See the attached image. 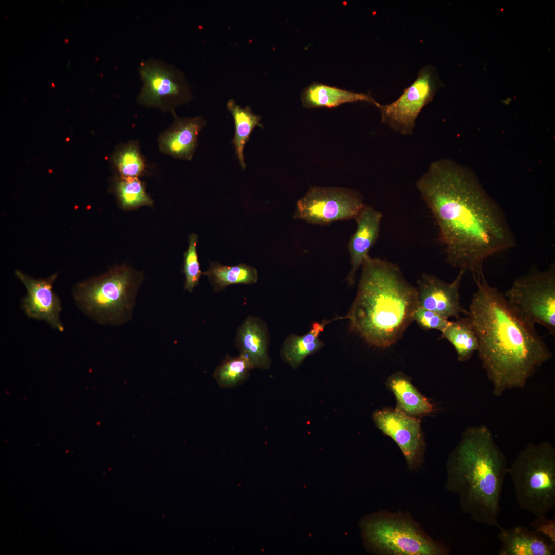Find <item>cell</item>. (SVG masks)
I'll list each match as a JSON object with an SVG mask.
<instances>
[{
  "instance_id": "ba28073f",
  "label": "cell",
  "mask_w": 555,
  "mask_h": 555,
  "mask_svg": "<svg viewBox=\"0 0 555 555\" xmlns=\"http://www.w3.org/2000/svg\"><path fill=\"white\" fill-rule=\"evenodd\" d=\"M504 296L524 321L555 334V269L531 271L514 280Z\"/></svg>"
},
{
  "instance_id": "8fae6325",
  "label": "cell",
  "mask_w": 555,
  "mask_h": 555,
  "mask_svg": "<svg viewBox=\"0 0 555 555\" xmlns=\"http://www.w3.org/2000/svg\"><path fill=\"white\" fill-rule=\"evenodd\" d=\"M440 82L434 68L423 67L415 80L395 101L377 106L382 122L402 134H411L422 108L433 100Z\"/></svg>"
},
{
  "instance_id": "3957f363",
  "label": "cell",
  "mask_w": 555,
  "mask_h": 555,
  "mask_svg": "<svg viewBox=\"0 0 555 555\" xmlns=\"http://www.w3.org/2000/svg\"><path fill=\"white\" fill-rule=\"evenodd\" d=\"M361 267L357 294L344 318L367 343L386 348L396 343L413 322L417 288L397 265L386 260L368 256Z\"/></svg>"
},
{
  "instance_id": "484cf974",
  "label": "cell",
  "mask_w": 555,
  "mask_h": 555,
  "mask_svg": "<svg viewBox=\"0 0 555 555\" xmlns=\"http://www.w3.org/2000/svg\"><path fill=\"white\" fill-rule=\"evenodd\" d=\"M112 161L121 177H138L145 171V160L136 141L119 146L114 152Z\"/></svg>"
},
{
  "instance_id": "4fadbf2b",
  "label": "cell",
  "mask_w": 555,
  "mask_h": 555,
  "mask_svg": "<svg viewBox=\"0 0 555 555\" xmlns=\"http://www.w3.org/2000/svg\"><path fill=\"white\" fill-rule=\"evenodd\" d=\"M465 271L447 283L433 275L423 274L417 281L418 305L444 318H461L469 313L461 305L460 288Z\"/></svg>"
},
{
  "instance_id": "5b68a950",
  "label": "cell",
  "mask_w": 555,
  "mask_h": 555,
  "mask_svg": "<svg viewBox=\"0 0 555 555\" xmlns=\"http://www.w3.org/2000/svg\"><path fill=\"white\" fill-rule=\"evenodd\" d=\"M142 275L130 267H116L107 273L76 284L77 306L99 323L119 325L132 316Z\"/></svg>"
},
{
  "instance_id": "277c9868",
  "label": "cell",
  "mask_w": 555,
  "mask_h": 555,
  "mask_svg": "<svg viewBox=\"0 0 555 555\" xmlns=\"http://www.w3.org/2000/svg\"><path fill=\"white\" fill-rule=\"evenodd\" d=\"M446 488L458 494L462 511L475 522L498 529L500 501L507 461L484 424L464 431L447 464Z\"/></svg>"
},
{
  "instance_id": "7c38bea8",
  "label": "cell",
  "mask_w": 555,
  "mask_h": 555,
  "mask_svg": "<svg viewBox=\"0 0 555 555\" xmlns=\"http://www.w3.org/2000/svg\"><path fill=\"white\" fill-rule=\"evenodd\" d=\"M372 418L376 425L399 446L408 467L411 469L419 467L425 446L420 419L391 408L376 411Z\"/></svg>"
},
{
  "instance_id": "44dd1931",
  "label": "cell",
  "mask_w": 555,
  "mask_h": 555,
  "mask_svg": "<svg viewBox=\"0 0 555 555\" xmlns=\"http://www.w3.org/2000/svg\"><path fill=\"white\" fill-rule=\"evenodd\" d=\"M304 106L335 107L346 103L364 101L373 104L376 102L369 94L358 93L323 84H313L306 88L301 94Z\"/></svg>"
},
{
  "instance_id": "83f0119b",
  "label": "cell",
  "mask_w": 555,
  "mask_h": 555,
  "mask_svg": "<svg viewBox=\"0 0 555 555\" xmlns=\"http://www.w3.org/2000/svg\"><path fill=\"white\" fill-rule=\"evenodd\" d=\"M198 237L192 233L189 237V247L184 253L183 272L185 275L184 289L192 292L194 287L199 284L202 272L197 252V244Z\"/></svg>"
},
{
  "instance_id": "e0dca14e",
  "label": "cell",
  "mask_w": 555,
  "mask_h": 555,
  "mask_svg": "<svg viewBox=\"0 0 555 555\" xmlns=\"http://www.w3.org/2000/svg\"><path fill=\"white\" fill-rule=\"evenodd\" d=\"M269 342L267 325L258 317H248L237 329L236 346L240 354L249 360L254 368L267 369L270 367Z\"/></svg>"
},
{
  "instance_id": "603a6c76",
  "label": "cell",
  "mask_w": 555,
  "mask_h": 555,
  "mask_svg": "<svg viewBox=\"0 0 555 555\" xmlns=\"http://www.w3.org/2000/svg\"><path fill=\"white\" fill-rule=\"evenodd\" d=\"M202 274L208 276L214 291L234 284H253L258 279L256 269L243 263L228 266L219 262H211L209 269Z\"/></svg>"
},
{
  "instance_id": "9a60e30c",
  "label": "cell",
  "mask_w": 555,
  "mask_h": 555,
  "mask_svg": "<svg viewBox=\"0 0 555 555\" xmlns=\"http://www.w3.org/2000/svg\"><path fill=\"white\" fill-rule=\"evenodd\" d=\"M382 216L380 211L364 205L355 218L357 228L348 245L351 266L346 278L349 286L354 284L357 271L379 238Z\"/></svg>"
},
{
  "instance_id": "ffe728a7",
  "label": "cell",
  "mask_w": 555,
  "mask_h": 555,
  "mask_svg": "<svg viewBox=\"0 0 555 555\" xmlns=\"http://www.w3.org/2000/svg\"><path fill=\"white\" fill-rule=\"evenodd\" d=\"M341 319L344 317H337L322 322H316L312 324L310 330L302 336L290 334L284 340L281 349L282 359L293 368H297L307 356L316 353L324 346L319 336L325 326L334 320Z\"/></svg>"
},
{
  "instance_id": "5bb4252c",
  "label": "cell",
  "mask_w": 555,
  "mask_h": 555,
  "mask_svg": "<svg viewBox=\"0 0 555 555\" xmlns=\"http://www.w3.org/2000/svg\"><path fill=\"white\" fill-rule=\"evenodd\" d=\"M16 276L25 286L27 294L21 300V307L29 318L45 321L59 331H64L60 319L61 301L53 291L57 275L46 279H34L19 270Z\"/></svg>"
},
{
  "instance_id": "9c48e42d",
  "label": "cell",
  "mask_w": 555,
  "mask_h": 555,
  "mask_svg": "<svg viewBox=\"0 0 555 555\" xmlns=\"http://www.w3.org/2000/svg\"><path fill=\"white\" fill-rule=\"evenodd\" d=\"M139 72L143 81L137 97L140 104L172 113L192 99L184 75L171 64L151 58L140 63Z\"/></svg>"
},
{
  "instance_id": "cb8c5ba5",
  "label": "cell",
  "mask_w": 555,
  "mask_h": 555,
  "mask_svg": "<svg viewBox=\"0 0 555 555\" xmlns=\"http://www.w3.org/2000/svg\"><path fill=\"white\" fill-rule=\"evenodd\" d=\"M441 337L453 345L460 362L469 360L478 348L476 335L467 316L450 321L441 332Z\"/></svg>"
},
{
  "instance_id": "d4e9b609",
  "label": "cell",
  "mask_w": 555,
  "mask_h": 555,
  "mask_svg": "<svg viewBox=\"0 0 555 555\" xmlns=\"http://www.w3.org/2000/svg\"><path fill=\"white\" fill-rule=\"evenodd\" d=\"M254 368L245 356L227 357L216 368L213 377L222 388H232L245 381Z\"/></svg>"
},
{
  "instance_id": "ac0fdd59",
  "label": "cell",
  "mask_w": 555,
  "mask_h": 555,
  "mask_svg": "<svg viewBox=\"0 0 555 555\" xmlns=\"http://www.w3.org/2000/svg\"><path fill=\"white\" fill-rule=\"evenodd\" d=\"M498 534L501 543L499 555H554L555 544L526 527L501 528Z\"/></svg>"
},
{
  "instance_id": "52a82bcc",
  "label": "cell",
  "mask_w": 555,
  "mask_h": 555,
  "mask_svg": "<svg viewBox=\"0 0 555 555\" xmlns=\"http://www.w3.org/2000/svg\"><path fill=\"white\" fill-rule=\"evenodd\" d=\"M363 539L375 552L395 555H445L448 549L429 537L408 516L377 514L361 524Z\"/></svg>"
},
{
  "instance_id": "f546056e",
  "label": "cell",
  "mask_w": 555,
  "mask_h": 555,
  "mask_svg": "<svg viewBox=\"0 0 555 555\" xmlns=\"http://www.w3.org/2000/svg\"><path fill=\"white\" fill-rule=\"evenodd\" d=\"M535 531L542 534L555 544V519H548L546 515L536 516L530 523Z\"/></svg>"
},
{
  "instance_id": "f1b7e54d",
  "label": "cell",
  "mask_w": 555,
  "mask_h": 555,
  "mask_svg": "<svg viewBox=\"0 0 555 555\" xmlns=\"http://www.w3.org/2000/svg\"><path fill=\"white\" fill-rule=\"evenodd\" d=\"M413 319V321H415L423 329H436L441 332L450 322L448 319L418 305L414 312Z\"/></svg>"
},
{
  "instance_id": "d6986e66",
  "label": "cell",
  "mask_w": 555,
  "mask_h": 555,
  "mask_svg": "<svg viewBox=\"0 0 555 555\" xmlns=\"http://www.w3.org/2000/svg\"><path fill=\"white\" fill-rule=\"evenodd\" d=\"M386 385L396 398V408L406 415L420 419L434 412L433 405L413 385L411 379L404 373L398 372L391 375Z\"/></svg>"
},
{
  "instance_id": "4316f807",
  "label": "cell",
  "mask_w": 555,
  "mask_h": 555,
  "mask_svg": "<svg viewBox=\"0 0 555 555\" xmlns=\"http://www.w3.org/2000/svg\"><path fill=\"white\" fill-rule=\"evenodd\" d=\"M115 190L121 205L125 209L152 205L153 202L138 177L120 176L115 182Z\"/></svg>"
},
{
  "instance_id": "30bf717a",
  "label": "cell",
  "mask_w": 555,
  "mask_h": 555,
  "mask_svg": "<svg viewBox=\"0 0 555 555\" xmlns=\"http://www.w3.org/2000/svg\"><path fill=\"white\" fill-rule=\"evenodd\" d=\"M354 190L338 187H312L297 202L293 218L324 225L355 219L364 206Z\"/></svg>"
},
{
  "instance_id": "2e32d148",
  "label": "cell",
  "mask_w": 555,
  "mask_h": 555,
  "mask_svg": "<svg viewBox=\"0 0 555 555\" xmlns=\"http://www.w3.org/2000/svg\"><path fill=\"white\" fill-rule=\"evenodd\" d=\"M172 113L174 122L160 134L159 148L174 158L191 160L197 146L198 136L206 121L201 116L180 118L175 111Z\"/></svg>"
},
{
  "instance_id": "8992f818",
  "label": "cell",
  "mask_w": 555,
  "mask_h": 555,
  "mask_svg": "<svg viewBox=\"0 0 555 555\" xmlns=\"http://www.w3.org/2000/svg\"><path fill=\"white\" fill-rule=\"evenodd\" d=\"M508 474L521 509L539 516L555 507V448L550 442L527 445L508 467Z\"/></svg>"
},
{
  "instance_id": "6da1fadb",
  "label": "cell",
  "mask_w": 555,
  "mask_h": 555,
  "mask_svg": "<svg viewBox=\"0 0 555 555\" xmlns=\"http://www.w3.org/2000/svg\"><path fill=\"white\" fill-rule=\"evenodd\" d=\"M416 186L452 267L480 275L487 258L516 246L503 210L470 170L450 160L436 161Z\"/></svg>"
},
{
  "instance_id": "7a4b0ae2",
  "label": "cell",
  "mask_w": 555,
  "mask_h": 555,
  "mask_svg": "<svg viewBox=\"0 0 555 555\" xmlns=\"http://www.w3.org/2000/svg\"><path fill=\"white\" fill-rule=\"evenodd\" d=\"M474 279L477 289L467 316L478 340L482 367L492 384L493 394L498 396L507 390L523 388L552 354L534 326L515 313L484 274Z\"/></svg>"
},
{
  "instance_id": "7402d4cb",
  "label": "cell",
  "mask_w": 555,
  "mask_h": 555,
  "mask_svg": "<svg viewBox=\"0 0 555 555\" xmlns=\"http://www.w3.org/2000/svg\"><path fill=\"white\" fill-rule=\"evenodd\" d=\"M227 108L234 121L235 134L232 143L239 163L242 168L245 169L246 165L244 160V147L250 140V136L253 129L256 126L263 128L261 123V117L253 113L248 106L241 107L233 99L228 101Z\"/></svg>"
}]
</instances>
